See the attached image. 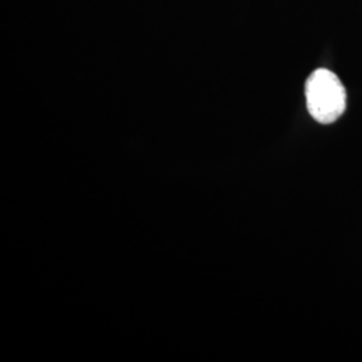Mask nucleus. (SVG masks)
<instances>
[{"label": "nucleus", "mask_w": 362, "mask_h": 362, "mask_svg": "<svg viewBox=\"0 0 362 362\" xmlns=\"http://www.w3.org/2000/svg\"><path fill=\"white\" fill-rule=\"evenodd\" d=\"M306 105L310 116L320 124H333L346 109V90L336 74L318 69L306 81Z\"/></svg>", "instance_id": "1"}]
</instances>
